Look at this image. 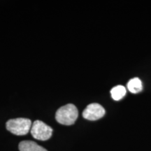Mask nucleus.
<instances>
[{
    "instance_id": "obj_5",
    "label": "nucleus",
    "mask_w": 151,
    "mask_h": 151,
    "mask_svg": "<svg viewBox=\"0 0 151 151\" xmlns=\"http://www.w3.org/2000/svg\"><path fill=\"white\" fill-rule=\"evenodd\" d=\"M20 151H48L42 146L32 141H23L19 144Z\"/></svg>"
},
{
    "instance_id": "obj_3",
    "label": "nucleus",
    "mask_w": 151,
    "mask_h": 151,
    "mask_svg": "<svg viewBox=\"0 0 151 151\" xmlns=\"http://www.w3.org/2000/svg\"><path fill=\"white\" fill-rule=\"evenodd\" d=\"M31 134L36 139L46 141L51 137L52 129L41 120H36L32 125Z\"/></svg>"
},
{
    "instance_id": "obj_7",
    "label": "nucleus",
    "mask_w": 151,
    "mask_h": 151,
    "mask_svg": "<svg viewBox=\"0 0 151 151\" xmlns=\"http://www.w3.org/2000/svg\"><path fill=\"white\" fill-rule=\"evenodd\" d=\"M126 94V89L122 86H117L113 88L111 90V97L116 101L122 99Z\"/></svg>"
},
{
    "instance_id": "obj_1",
    "label": "nucleus",
    "mask_w": 151,
    "mask_h": 151,
    "mask_svg": "<svg viewBox=\"0 0 151 151\" xmlns=\"http://www.w3.org/2000/svg\"><path fill=\"white\" fill-rule=\"evenodd\" d=\"M78 116L76 106L72 104L63 106L57 111L55 119L59 123L64 125H71L74 124Z\"/></svg>"
},
{
    "instance_id": "obj_4",
    "label": "nucleus",
    "mask_w": 151,
    "mask_h": 151,
    "mask_svg": "<svg viewBox=\"0 0 151 151\" xmlns=\"http://www.w3.org/2000/svg\"><path fill=\"white\" fill-rule=\"evenodd\" d=\"M105 115V109L99 104H90L84 109L83 117L88 120H97L101 118Z\"/></svg>"
},
{
    "instance_id": "obj_6",
    "label": "nucleus",
    "mask_w": 151,
    "mask_h": 151,
    "mask_svg": "<svg viewBox=\"0 0 151 151\" xmlns=\"http://www.w3.org/2000/svg\"><path fill=\"white\" fill-rule=\"evenodd\" d=\"M127 88L132 93H138L143 89L142 83L139 78H134L129 81L127 83Z\"/></svg>"
},
{
    "instance_id": "obj_2",
    "label": "nucleus",
    "mask_w": 151,
    "mask_h": 151,
    "mask_svg": "<svg viewBox=\"0 0 151 151\" xmlns=\"http://www.w3.org/2000/svg\"><path fill=\"white\" fill-rule=\"evenodd\" d=\"M29 119L19 118L9 120L6 122V129L14 134L22 136L27 134L32 127Z\"/></svg>"
}]
</instances>
